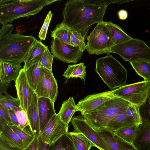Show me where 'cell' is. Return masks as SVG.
<instances>
[{
  "label": "cell",
  "mask_w": 150,
  "mask_h": 150,
  "mask_svg": "<svg viewBox=\"0 0 150 150\" xmlns=\"http://www.w3.org/2000/svg\"><path fill=\"white\" fill-rule=\"evenodd\" d=\"M0 150H18L6 144L0 139Z\"/></svg>",
  "instance_id": "cell-46"
},
{
  "label": "cell",
  "mask_w": 150,
  "mask_h": 150,
  "mask_svg": "<svg viewBox=\"0 0 150 150\" xmlns=\"http://www.w3.org/2000/svg\"><path fill=\"white\" fill-rule=\"evenodd\" d=\"M115 136L121 150H137L132 144L125 141L115 134Z\"/></svg>",
  "instance_id": "cell-41"
},
{
  "label": "cell",
  "mask_w": 150,
  "mask_h": 150,
  "mask_svg": "<svg viewBox=\"0 0 150 150\" xmlns=\"http://www.w3.org/2000/svg\"><path fill=\"white\" fill-rule=\"evenodd\" d=\"M139 107L138 106L132 104L128 106L125 112L127 115L134 119L138 125L142 123L139 110Z\"/></svg>",
  "instance_id": "cell-38"
},
{
  "label": "cell",
  "mask_w": 150,
  "mask_h": 150,
  "mask_svg": "<svg viewBox=\"0 0 150 150\" xmlns=\"http://www.w3.org/2000/svg\"><path fill=\"white\" fill-rule=\"evenodd\" d=\"M10 86L11 82L2 83L0 81V94L7 93V89Z\"/></svg>",
  "instance_id": "cell-47"
},
{
  "label": "cell",
  "mask_w": 150,
  "mask_h": 150,
  "mask_svg": "<svg viewBox=\"0 0 150 150\" xmlns=\"http://www.w3.org/2000/svg\"><path fill=\"white\" fill-rule=\"evenodd\" d=\"M87 40L86 49L91 54H110V50L113 46L105 21L97 24L87 37Z\"/></svg>",
  "instance_id": "cell-7"
},
{
  "label": "cell",
  "mask_w": 150,
  "mask_h": 150,
  "mask_svg": "<svg viewBox=\"0 0 150 150\" xmlns=\"http://www.w3.org/2000/svg\"><path fill=\"white\" fill-rule=\"evenodd\" d=\"M70 122L74 129V132L83 134L99 150H109L97 132L89 125L83 115H75Z\"/></svg>",
  "instance_id": "cell-11"
},
{
  "label": "cell",
  "mask_w": 150,
  "mask_h": 150,
  "mask_svg": "<svg viewBox=\"0 0 150 150\" xmlns=\"http://www.w3.org/2000/svg\"><path fill=\"white\" fill-rule=\"evenodd\" d=\"M133 145L137 150H148L150 146V123L138 126Z\"/></svg>",
  "instance_id": "cell-18"
},
{
  "label": "cell",
  "mask_w": 150,
  "mask_h": 150,
  "mask_svg": "<svg viewBox=\"0 0 150 150\" xmlns=\"http://www.w3.org/2000/svg\"><path fill=\"white\" fill-rule=\"evenodd\" d=\"M76 110V105L74 98L70 97L67 100L63 102L57 115L61 121L68 125Z\"/></svg>",
  "instance_id": "cell-23"
},
{
  "label": "cell",
  "mask_w": 150,
  "mask_h": 150,
  "mask_svg": "<svg viewBox=\"0 0 150 150\" xmlns=\"http://www.w3.org/2000/svg\"><path fill=\"white\" fill-rule=\"evenodd\" d=\"M58 0H0V23L7 24L38 13L45 6Z\"/></svg>",
  "instance_id": "cell-2"
},
{
  "label": "cell",
  "mask_w": 150,
  "mask_h": 150,
  "mask_svg": "<svg viewBox=\"0 0 150 150\" xmlns=\"http://www.w3.org/2000/svg\"><path fill=\"white\" fill-rule=\"evenodd\" d=\"M14 26L11 24H3L0 30V42L6 39L12 34Z\"/></svg>",
  "instance_id": "cell-40"
},
{
  "label": "cell",
  "mask_w": 150,
  "mask_h": 150,
  "mask_svg": "<svg viewBox=\"0 0 150 150\" xmlns=\"http://www.w3.org/2000/svg\"><path fill=\"white\" fill-rule=\"evenodd\" d=\"M34 91L38 98H49L54 103L58 93V87L52 71L41 67L39 79Z\"/></svg>",
  "instance_id": "cell-10"
},
{
  "label": "cell",
  "mask_w": 150,
  "mask_h": 150,
  "mask_svg": "<svg viewBox=\"0 0 150 150\" xmlns=\"http://www.w3.org/2000/svg\"><path fill=\"white\" fill-rule=\"evenodd\" d=\"M41 68V67L39 62L24 70L29 86L34 91L35 90L38 84Z\"/></svg>",
  "instance_id": "cell-28"
},
{
  "label": "cell",
  "mask_w": 150,
  "mask_h": 150,
  "mask_svg": "<svg viewBox=\"0 0 150 150\" xmlns=\"http://www.w3.org/2000/svg\"><path fill=\"white\" fill-rule=\"evenodd\" d=\"M105 24L113 46L125 42L132 38L117 24L110 21H105Z\"/></svg>",
  "instance_id": "cell-22"
},
{
  "label": "cell",
  "mask_w": 150,
  "mask_h": 150,
  "mask_svg": "<svg viewBox=\"0 0 150 150\" xmlns=\"http://www.w3.org/2000/svg\"><path fill=\"white\" fill-rule=\"evenodd\" d=\"M109 150H121L117 142L113 132L106 127L96 131Z\"/></svg>",
  "instance_id": "cell-27"
},
{
  "label": "cell",
  "mask_w": 150,
  "mask_h": 150,
  "mask_svg": "<svg viewBox=\"0 0 150 150\" xmlns=\"http://www.w3.org/2000/svg\"><path fill=\"white\" fill-rule=\"evenodd\" d=\"M95 71L110 90L125 85L127 79L126 68L110 54L96 60Z\"/></svg>",
  "instance_id": "cell-5"
},
{
  "label": "cell",
  "mask_w": 150,
  "mask_h": 150,
  "mask_svg": "<svg viewBox=\"0 0 150 150\" xmlns=\"http://www.w3.org/2000/svg\"><path fill=\"white\" fill-rule=\"evenodd\" d=\"M76 150H90L94 144L85 136L81 133L69 132Z\"/></svg>",
  "instance_id": "cell-25"
},
{
  "label": "cell",
  "mask_w": 150,
  "mask_h": 150,
  "mask_svg": "<svg viewBox=\"0 0 150 150\" xmlns=\"http://www.w3.org/2000/svg\"><path fill=\"white\" fill-rule=\"evenodd\" d=\"M112 90L88 95L79 101L76 105V111H79L83 115L98 107L101 104L115 97Z\"/></svg>",
  "instance_id": "cell-13"
},
{
  "label": "cell",
  "mask_w": 150,
  "mask_h": 150,
  "mask_svg": "<svg viewBox=\"0 0 150 150\" xmlns=\"http://www.w3.org/2000/svg\"><path fill=\"white\" fill-rule=\"evenodd\" d=\"M13 110L15 112L19 122V127L22 129L29 124L26 112L21 106Z\"/></svg>",
  "instance_id": "cell-35"
},
{
  "label": "cell",
  "mask_w": 150,
  "mask_h": 150,
  "mask_svg": "<svg viewBox=\"0 0 150 150\" xmlns=\"http://www.w3.org/2000/svg\"><path fill=\"white\" fill-rule=\"evenodd\" d=\"M0 139L9 145L18 150H23L28 144L21 140L8 125L0 133Z\"/></svg>",
  "instance_id": "cell-20"
},
{
  "label": "cell",
  "mask_w": 150,
  "mask_h": 150,
  "mask_svg": "<svg viewBox=\"0 0 150 150\" xmlns=\"http://www.w3.org/2000/svg\"><path fill=\"white\" fill-rule=\"evenodd\" d=\"M132 0H106V3L108 6V5L112 3H116L119 4H122L123 3L132 1Z\"/></svg>",
  "instance_id": "cell-50"
},
{
  "label": "cell",
  "mask_w": 150,
  "mask_h": 150,
  "mask_svg": "<svg viewBox=\"0 0 150 150\" xmlns=\"http://www.w3.org/2000/svg\"><path fill=\"white\" fill-rule=\"evenodd\" d=\"M148 150H150V146H149V147Z\"/></svg>",
  "instance_id": "cell-51"
},
{
  "label": "cell",
  "mask_w": 150,
  "mask_h": 150,
  "mask_svg": "<svg viewBox=\"0 0 150 150\" xmlns=\"http://www.w3.org/2000/svg\"><path fill=\"white\" fill-rule=\"evenodd\" d=\"M138 126L136 125L123 127L114 132L115 134L125 141L133 144Z\"/></svg>",
  "instance_id": "cell-31"
},
{
  "label": "cell",
  "mask_w": 150,
  "mask_h": 150,
  "mask_svg": "<svg viewBox=\"0 0 150 150\" xmlns=\"http://www.w3.org/2000/svg\"><path fill=\"white\" fill-rule=\"evenodd\" d=\"M53 15L52 11H50L46 16L38 35L41 40H44L45 39L48 29Z\"/></svg>",
  "instance_id": "cell-39"
},
{
  "label": "cell",
  "mask_w": 150,
  "mask_h": 150,
  "mask_svg": "<svg viewBox=\"0 0 150 150\" xmlns=\"http://www.w3.org/2000/svg\"><path fill=\"white\" fill-rule=\"evenodd\" d=\"M150 83V81L144 80L125 84L112 90L111 93L115 97L120 98L139 107L145 101Z\"/></svg>",
  "instance_id": "cell-8"
},
{
  "label": "cell",
  "mask_w": 150,
  "mask_h": 150,
  "mask_svg": "<svg viewBox=\"0 0 150 150\" xmlns=\"http://www.w3.org/2000/svg\"><path fill=\"white\" fill-rule=\"evenodd\" d=\"M86 67L84 63L69 65L63 75L65 78H79L85 81Z\"/></svg>",
  "instance_id": "cell-26"
},
{
  "label": "cell",
  "mask_w": 150,
  "mask_h": 150,
  "mask_svg": "<svg viewBox=\"0 0 150 150\" xmlns=\"http://www.w3.org/2000/svg\"><path fill=\"white\" fill-rule=\"evenodd\" d=\"M38 140L35 137L34 140L27 145L23 150H38Z\"/></svg>",
  "instance_id": "cell-43"
},
{
  "label": "cell",
  "mask_w": 150,
  "mask_h": 150,
  "mask_svg": "<svg viewBox=\"0 0 150 150\" xmlns=\"http://www.w3.org/2000/svg\"><path fill=\"white\" fill-rule=\"evenodd\" d=\"M36 40L32 36L25 35L19 33L11 34L0 42V61L20 64L24 62Z\"/></svg>",
  "instance_id": "cell-4"
},
{
  "label": "cell",
  "mask_w": 150,
  "mask_h": 150,
  "mask_svg": "<svg viewBox=\"0 0 150 150\" xmlns=\"http://www.w3.org/2000/svg\"><path fill=\"white\" fill-rule=\"evenodd\" d=\"M72 31L70 28L62 22L56 25L54 30L51 31L50 36L51 37L56 38L62 42L71 45V34Z\"/></svg>",
  "instance_id": "cell-24"
},
{
  "label": "cell",
  "mask_w": 150,
  "mask_h": 150,
  "mask_svg": "<svg viewBox=\"0 0 150 150\" xmlns=\"http://www.w3.org/2000/svg\"><path fill=\"white\" fill-rule=\"evenodd\" d=\"M117 14L119 18L121 20L126 19L128 16L127 12L124 9H121L118 12Z\"/></svg>",
  "instance_id": "cell-48"
},
{
  "label": "cell",
  "mask_w": 150,
  "mask_h": 150,
  "mask_svg": "<svg viewBox=\"0 0 150 150\" xmlns=\"http://www.w3.org/2000/svg\"><path fill=\"white\" fill-rule=\"evenodd\" d=\"M0 94V104L9 110H13L20 106L18 99L14 98L6 93Z\"/></svg>",
  "instance_id": "cell-34"
},
{
  "label": "cell",
  "mask_w": 150,
  "mask_h": 150,
  "mask_svg": "<svg viewBox=\"0 0 150 150\" xmlns=\"http://www.w3.org/2000/svg\"><path fill=\"white\" fill-rule=\"evenodd\" d=\"M125 112L120 113L112 118L106 128L114 132L123 127L137 125L134 119L127 115Z\"/></svg>",
  "instance_id": "cell-21"
},
{
  "label": "cell",
  "mask_w": 150,
  "mask_h": 150,
  "mask_svg": "<svg viewBox=\"0 0 150 150\" xmlns=\"http://www.w3.org/2000/svg\"><path fill=\"white\" fill-rule=\"evenodd\" d=\"M21 66L18 63L0 61V81L2 83L15 81L19 74Z\"/></svg>",
  "instance_id": "cell-17"
},
{
  "label": "cell",
  "mask_w": 150,
  "mask_h": 150,
  "mask_svg": "<svg viewBox=\"0 0 150 150\" xmlns=\"http://www.w3.org/2000/svg\"><path fill=\"white\" fill-rule=\"evenodd\" d=\"M132 104L120 98L114 97L83 115L89 125L96 131L106 127L111 119L125 112Z\"/></svg>",
  "instance_id": "cell-3"
},
{
  "label": "cell",
  "mask_w": 150,
  "mask_h": 150,
  "mask_svg": "<svg viewBox=\"0 0 150 150\" xmlns=\"http://www.w3.org/2000/svg\"><path fill=\"white\" fill-rule=\"evenodd\" d=\"M8 125L18 137L28 144L31 143L35 137L29 124L23 129L13 124Z\"/></svg>",
  "instance_id": "cell-30"
},
{
  "label": "cell",
  "mask_w": 150,
  "mask_h": 150,
  "mask_svg": "<svg viewBox=\"0 0 150 150\" xmlns=\"http://www.w3.org/2000/svg\"><path fill=\"white\" fill-rule=\"evenodd\" d=\"M50 49L54 57L67 63H77L81 60L83 52L79 46H73L55 38L52 41Z\"/></svg>",
  "instance_id": "cell-9"
},
{
  "label": "cell",
  "mask_w": 150,
  "mask_h": 150,
  "mask_svg": "<svg viewBox=\"0 0 150 150\" xmlns=\"http://www.w3.org/2000/svg\"><path fill=\"white\" fill-rule=\"evenodd\" d=\"M69 126L60 120L56 114L41 132L40 136L45 143L50 146L53 145L62 136L67 133Z\"/></svg>",
  "instance_id": "cell-12"
},
{
  "label": "cell",
  "mask_w": 150,
  "mask_h": 150,
  "mask_svg": "<svg viewBox=\"0 0 150 150\" xmlns=\"http://www.w3.org/2000/svg\"><path fill=\"white\" fill-rule=\"evenodd\" d=\"M15 82L17 98L19 100L20 106L26 112L28 97L31 88L28 83L23 68L21 69Z\"/></svg>",
  "instance_id": "cell-16"
},
{
  "label": "cell",
  "mask_w": 150,
  "mask_h": 150,
  "mask_svg": "<svg viewBox=\"0 0 150 150\" xmlns=\"http://www.w3.org/2000/svg\"><path fill=\"white\" fill-rule=\"evenodd\" d=\"M0 118L6 121L9 124V125L13 124L10 117L9 110L1 104H0Z\"/></svg>",
  "instance_id": "cell-42"
},
{
  "label": "cell",
  "mask_w": 150,
  "mask_h": 150,
  "mask_svg": "<svg viewBox=\"0 0 150 150\" xmlns=\"http://www.w3.org/2000/svg\"><path fill=\"white\" fill-rule=\"evenodd\" d=\"M9 124L4 120L0 118V133L3 131L6 127Z\"/></svg>",
  "instance_id": "cell-49"
},
{
  "label": "cell",
  "mask_w": 150,
  "mask_h": 150,
  "mask_svg": "<svg viewBox=\"0 0 150 150\" xmlns=\"http://www.w3.org/2000/svg\"><path fill=\"white\" fill-rule=\"evenodd\" d=\"M9 110L12 123L19 127L18 121L15 112L13 110Z\"/></svg>",
  "instance_id": "cell-45"
},
{
  "label": "cell",
  "mask_w": 150,
  "mask_h": 150,
  "mask_svg": "<svg viewBox=\"0 0 150 150\" xmlns=\"http://www.w3.org/2000/svg\"><path fill=\"white\" fill-rule=\"evenodd\" d=\"M110 52L118 54L124 60L130 62L139 59L150 61V47L139 39L132 38L125 42L114 45Z\"/></svg>",
  "instance_id": "cell-6"
},
{
  "label": "cell",
  "mask_w": 150,
  "mask_h": 150,
  "mask_svg": "<svg viewBox=\"0 0 150 150\" xmlns=\"http://www.w3.org/2000/svg\"><path fill=\"white\" fill-rule=\"evenodd\" d=\"M38 140V150H49L50 146L44 142L40 136L37 138Z\"/></svg>",
  "instance_id": "cell-44"
},
{
  "label": "cell",
  "mask_w": 150,
  "mask_h": 150,
  "mask_svg": "<svg viewBox=\"0 0 150 150\" xmlns=\"http://www.w3.org/2000/svg\"><path fill=\"white\" fill-rule=\"evenodd\" d=\"M38 97L31 88L28 99L26 113L32 130L35 137L38 138L40 134L39 118L38 110Z\"/></svg>",
  "instance_id": "cell-14"
},
{
  "label": "cell",
  "mask_w": 150,
  "mask_h": 150,
  "mask_svg": "<svg viewBox=\"0 0 150 150\" xmlns=\"http://www.w3.org/2000/svg\"><path fill=\"white\" fill-rule=\"evenodd\" d=\"M85 40L80 33L76 31H72L71 34V45L74 47L79 46L83 52L86 49V46L85 42Z\"/></svg>",
  "instance_id": "cell-36"
},
{
  "label": "cell",
  "mask_w": 150,
  "mask_h": 150,
  "mask_svg": "<svg viewBox=\"0 0 150 150\" xmlns=\"http://www.w3.org/2000/svg\"><path fill=\"white\" fill-rule=\"evenodd\" d=\"M54 57V56L52 54L48 49H46L39 62L41 67L52 71V64Z\"/></svg>",
  "instance_id": "cell-37"
},
{
  "label": "cell",
  "mask_w": 150,
  "mask_h": 150,
  "mask_svg": "<svg viewBox=\"0 0 150 150\" xmlns=\"http://www.w3.org/2000/svg\"><path fill=\"white\" fill-rule=\"evenodd\" d=\"M139 110L142 123H150V83L146 97Z\"/></svg>",
  "instance_id": "cell-33"
},
{
  "label": "cell",
  "mask_w": 150,
  "mask_h": 150,
  "mask_svg": "<svg viewBox=\"0 0 150 150\" xmlns=\"http://www.w3.org/2000/svg\"><path fill=\"white\" fill-rule=\"evenodd\" d=\"M48 47L41 41L36 40L30 48L24 62L23 68L25 70L39 62Z\"/></svg>",
  "instance_id": "cell-19"
},
{
  "label": "cell",
  "mask_w": 150,
  "mask_h": 150,
  "mask_svg": "<svg viewBox=\"0 0 150 150\" xmlns=\"http://www.w3.org/2000/svg\"><path fill=\"white\" fill-rule=\"evenodd\" d=\"M108 5L105 0H70L62 11V23L85 40L91 26L103 21Z\"/></svg>",
  "instance_id": "cell-1"
},
{
  "label": "cell",
  "mask_w": 150,
  "mask_h": 150,
  "mask_svg": "<svg viewBox=\"0 0 150 150\" xmlns=\"http://www.w3.org/2000/svg\"><path fill=\"white\" fill-rule=\"evenodd\" d=\"M38 110L41 133L45 129L53 116L56 113L54 110V103L49 99L44 97L38 98Z\"/></svg>",
  "instance_id": "cell-15"
},
{
  "label": "cell",
  "mask_w": 150,
  "mask_h": 150,
  "mask_svg": "<svg viewBox=\"0 0 150 150\" xmlns=\"http://www.w3.org/2000/svg\"><path fill=\"white\" fill-rule=\"evenodd\" d=\"M130 63L136 73L144 80L150 81V61L139 59Z\"/></svg>",
  "instance_id": "cell-29"
},
{
  "label": "cell",
  "mask_w": 150,
  "mask_h": 150,
  "mask_svg": "<svg viewBox=\"0 0 150 150\" xmlns=\"http://www.w3.org/2000/svg\"><path fill=\"white\" fill-rule=\"evenodd\" d=\"M49 150H76L69 132L60 137Z\"/></svg>",
  "instance_id": "cell-32"
}]
</instances>
